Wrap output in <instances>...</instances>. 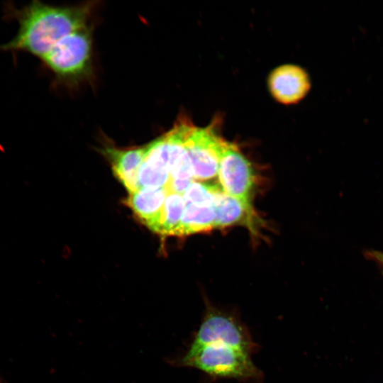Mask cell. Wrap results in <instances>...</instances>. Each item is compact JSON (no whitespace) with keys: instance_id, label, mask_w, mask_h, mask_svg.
I'll return each instance as SVG.
<instances>
[{"instance_id":"1","label":"cell","mask_w":383,"mask_h":383,"mask_svg":"<svg viewBox=\"0 0 383 383\" xmlns=\"http://www.w3.org/2000/svg\"><path fill=\"white\" fill-rule=\"evenodd\" d=\"M96 4L55 6L34 0L21 9L8 4L6 17L17 21L18 30L0 51L27 52L40 60L65 37L93 25Z\"/></svg>"},{"instance_id":"2","label":"cell","mask_w":383,"mask_h":383,"mask_svg":"<svg viewBox=\"0 0 383 383\" xmlns=\"http://www.w3.org/2000/svg\"><path fill=\"white\" fill-rule=\"evenodd\" d=\"M93 28L91 25L69 34L40 60L56 84L74 88L93 82Z\"/></svg>"},{"instance_id":"3","label":"cell","mask_w":383,"mask_h":383,"mask_svg":"<svg viewBox=\"0 0 383 383\" xmlns=\"http://www.w3.org/2000/svg\"><path fill=\"white\" fill-rule=\"evenodd\" d=\"M179 367L197 369L213 378L233 379L262 383V372L252 360V355L227 345H205L187 350L174 362Z\"/></svg>"},{"instance_id":"4","label":"cell","mask_w":383,"mask_h":383,"mask_svg":"<svg viewBox=\"0 0 383 383\" xmlns=\"http://www.w3.org/2000/svg\"><path fill=\"white\" fill-rule=\"evenodd\" d=\"M211 345L230 346L252 355L259 349L239 312L219 308L206 299L201 323L187 350Z\"/></svg>"},{"instance_id":"5","label":"cell","mask_w":383,"mask_h":383,"mask_svg":"<svg viewBox=\"0 0 383 383\" xmlns=\"http://www.w3.org/2000/svg\"><path fill=\"white\" fill-rule=\"evenodd\" d=\"M216 125L213 122L205 128H199L193 124L187 133L185 148L196 181L217 176L221 155L229 143L218 135Z\"/></svg>"},{"instance_id":"6","label":"cell","mask_w":383,"mask_h":383,"mask_svg":"<svg viewBox=\"0 0 383 383\" xmlns=\"http://www.w3.org/2000/svg\"><path fill=\"white\" fill-rule=\"evenodd\" d=\"M217 176L218 184L226 194L252 209L251 198L255 176L251 163L234 143L229 142L224 149Z\"/></svg>"},{"instance_id":"7","label":"cell","mask_w":383,"mask_h":383,"mask_svg":"<svg viewBox=\"0 0 383 383\" xmlns=\"http://www.w3.org/2000/svg\"><path fill=\"white\" fill-rule=\"evenodd\" d=\"M267 84L272 96L284 105L299 102L311 88L308 73L301 67L292 64L274 69L269 75Z\"/></svg>"},{"instance_id":"8","label":"cell","mask_w":383,"mask_h":383,"mask_svg":"<svg viewBox=\"0 0 383 383\" xmlns=\"http://www.w3.org/2000/svg\"><path fill=\"white\" fill-rule=\"evenodd\" d=\"M146 151V145L125 149L109 145L101 149V152L109 160L114 174L129 194L138 189V173L145 160Z\"/></svg>"},{"instance_id":"9","label":"cell","mask_w":383,"mask_h":383,"mask_svg":"<svg viewBox=\"0 0 383 383\" xmlns=\"http://www.w3.org/2000/svg\"><path fill=\"white\" fill-rule=\"evenodd\" d=\"M169 193L167 188H143L130 193L126 204L152 231H159L162 209Z\"/></svg>"},{"instance_id":"10","label":"cell","mask_w":383,"mask_h":383,"mask_svg":"<svg viewBox=\"0 0 383 383\" xmlns=\"http://www.w3.org/2000/svg\"><path fill=\"white\" fill-rule=\"evenodd\" d=\"M213 206L216 212L215 228H224L235 224H245L255 230L257 217L253 209L245 206L236 199L226 194L219 184L215 192Z\"/></svg>"},{"instance_id":"11","label":"cell","mask_w":383,"mask_h":383,"mask_svg":"<svg viewBox=\"0 0 383 383\" xmlns=\"http://www.w3.org/2000/svg\"><path fill=\"white\" fill-rule=\"evenodd\" d=\"M213 206H200L186 204L180 222L173 235L184 236L210 231L215 228Z\"/></svg>"},{"instance_id":"12","label":"cell","mask_w":383,"mask_h":383,"mask_svg":"<svg viewBox=\"0 0 383 383\" xmlns=\"http://www.w3.org/2000/svg\"><path fill=\"white\" fill-rule=\"evenodd\" d=\"M169 181L167 163L157 154L147 150L138 173V189L167 188Z\"/></svg>"},{"instance_id":"13","label":"cell","mask_w":383,"mask_h":383,"mask_svg":"<svg viewBox=\"0 0 383 383\" xmlns=\"http://www.w3.org/2000/svg\"><path fill=\"white\" fill-rule=\"evenodd\" d=\"M185 206L186 202L182 195L169 192L162 209L158 233L173 235Z\"/></svg>"},{"instance_id":"14","label":"cell","mask_w":383,"mask_h":383,"mask_svg":"<svg viewBox=\"0 0 383 383\" xmlns=\"http://www.w3.org/2000/svg\"><path fill=\"white\" fill-rule=\"evenodd\" d=\"M217 186L218 184H207L194 180L183 194L186 204L200 206H213Z\"/></svg>"},{"instance_id":"15","label":"cell","mask_w":383,"mask_h":383,"mask_svg":"<svg viewBox=\"0 0 383 383\" xmlns=\"http://www.w3.org/2000/svg\"><path fill=\"white\" fill-rule=\"evenodd\" d=\"M365 256L383 266V252L370 250L365 252Z\"/></svg>"}]
</instances>
